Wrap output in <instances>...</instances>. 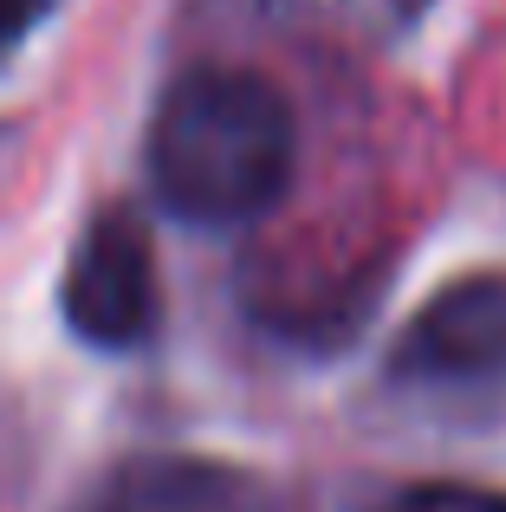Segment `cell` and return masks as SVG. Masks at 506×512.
Here are the masks:
<instances>
[{
	"mask_svg": "<svg viewBox=\"0 0 506 512\" xmlns=\"http://www.w3.org/2000/svg\"><path fill=\"white\" fill-rule=\"evenodd\" d=\"M390 512H506V493L468 487V480H429V487H409Z\"/></svg>",
	"mask_w": 506,
	"mask_h": 512,
	"instance_id": "cell-5",
	"label": "cell"
},
{
	"mask_svg": "<svg viewBox=\"0 0 506 512\" xmlns=\"http://www.w3.org/2000/svg\"><path fill=\"white\" fill-rule=\"evenodd\" d=\"M266 7L318 39H390L416 26L429 0H266Z\"/></svg>",
	"mask_w": 506,
	"mask_h": 512,
	"instance_id": "cell-4",
	"label": "cell"
},
{
	"mask_svg": "<svg viewBox=\"0 0 506 512\" xmlns=\"http://www.w3.org/2000/svg\"><path fill=\"white\" fill-rule=\"evenodd\" d=\"M65 325L98 350H130L156 331V253L130 208H104L65 266Z\"/></svg>",
	"mask_w": 506,
	"mask_h": 512,
	"instance_id": "cell-2",
	"label": "cell"
},
{
	"mask_svg": "<svg viewBox=\"0 0 506 512\" xmlns=\"http://www.w3.org/2000/svg\"><path fill=\"white\" fill-rule=\"evenodd\" d=\"M396 376L409 383L506 376V273H468L435 292L396 338Z\"/></svg>",
	"mask_w": 506,
	"mask_h": 512,
	"instance_id": "cell-3",
	"label": "cell"
},
{
	"mask_svg": "<svg viewBox=\"0 0 506 512\" xmlns=\"http://www.w3.org/2000/svg\"><path fill=\"white\" fill-rule=\"evenodd\" d=\"M52 13V0H0V46H13L20 33H33Z\"/></svg>",
	"mask_w": 506,
	"mask_h": 512,
	"instance_id": "cell-6",
	"label": "cell"
},
{
	"mask_svg": "<svg viewBox=\"0 0 506 512\" xmlns=\"http://www.w3.org/2000/svg\"><path fill=\"white\" fill-rule=\"evenodd\" d=\"M292 104L241 65H202L169 85L150 124V182L182 221L234 227L292 182Z\"/></svg>",
	"mask_w": 506,
	"mask_h": 512,
	"instance_id": "cell-1",
	"label": "cell"
}]
</instances>
